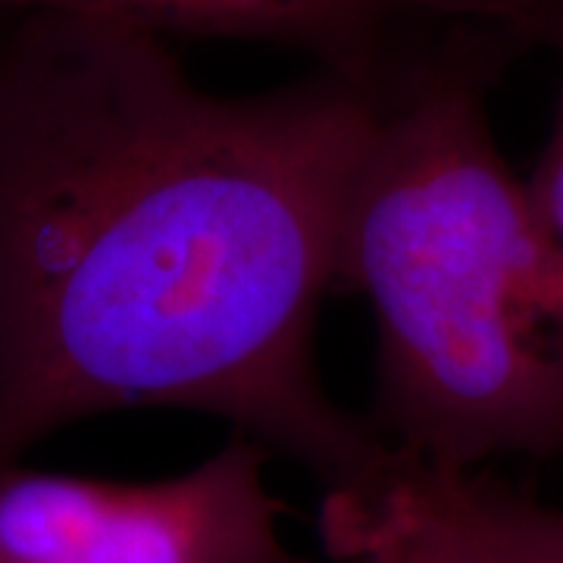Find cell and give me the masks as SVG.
Instances as JSON below:
<instances>
[{"label":"cell","instance_id":"3957f363","mask_svg":"<svg viewBox=\"0 0 563 563\" xmlns=\"http://www.w3.org/2000/svg\"><path fill=\"white\" fill-rule=\"evenodd\" d=\"M261 442L239 435L157 483L0 470V563H301Z\"/></svg>","mask_w":563,"mask_h":563},{"label":"cell","instance_id":"7a4b0ae2","mask_svg":"<svg viewBox=\"0 0 563 563\" xmlns=\"http://www.w3.org/2000/svg\"><path fill=\"white\" fill-rule=\"evenodd\" d=\"M532 41L466 20L410 47L347 188L335 288L373 307L369 426L413 470L563 457V266L488 120L498 69Z\"/></svg>","mask_w":563,"mask_h":563},{"label":"cell","instance_id":"52a82bcc","mask_svg":"<svg viewBox=\"0 0 563 563\" xmlns=\"http://www.w3.org/2000/svg\"><path fill=\"white\" fill-rule=\"evenodd\" d=\"M548 41L561 51V91H558L554 120H551V132L544 141L542 157H539V166L529 179V191L536 198L544 229H548L551 244H554L563 266V7H558V13H554V22L548 29Z\"/></svg>","mask_w":563,"mask_h":563},{"label":"cell","instance_id":"5b68a950","mask_svg":"<svg viewBox=\"0 0 563 563\" xmlns=\"http://www.w3.org/2000/svg\"><path fill=\"white\" fill-rule=\"evenodd\" d=\"M383 507L442 526L466 563H563V507L476 473L404 466Z\"/></svg>","mask_w":563,"mask_h":563},{"label":"cell","instance_id":"6da1fadb","mask_svg":"<svg viewBox=\"0 0 563 563\" xmlns=\"http://www.w3.org/2000/svg\"><path fill=\"white\" fill-rule=\"evenodd\" d=\"M391 66L222 98L129 22L0 32V470L176 407L307 466L332 517L383 501L404 463L329 398L313 332Z\"/></svg>","mask_w":563,"mask_h":563},{"label":"cell","instance_id":"277c9868","mask_svg":"<svg viewBox=\"0 0 563 563\" xmlns=\"http://www.w3.org/2000/svg\"><path fill=\"white\" fill-rule=\"evenodd\" d=\"M517 0H0V13L66 10L188 38L266 41L320 66L379 73L451 22H507Z\"/></svg>","mask_w":563,"mask_h":563},{"label":"cell","instance_id":"8992f818","mask_svg":"<svg viewBox=\"0 0 563 563\" xmlns=\"http://www.w3.org/2000/svg\"><path fill=\"white\" fill-rule=\"evenodd\" d=\"M329 548L351 563H466L442 526L385 507L344 529Z\"/></svg>","mask_w":563,"mask_h":563},{"label":"cell","instance_id":"ba28073f","mask_svg":"<svg viewBox=\"0 0 563 563\" xmlns=\"http://www.w3.org/2000/svg\"><path fill=\"white\" fill-rule=\"evenodd\" d=\"M558 3H561V7H563V0H558Z\"/></svg>","mask_w":563,"mask_h":563}]
</instances>
